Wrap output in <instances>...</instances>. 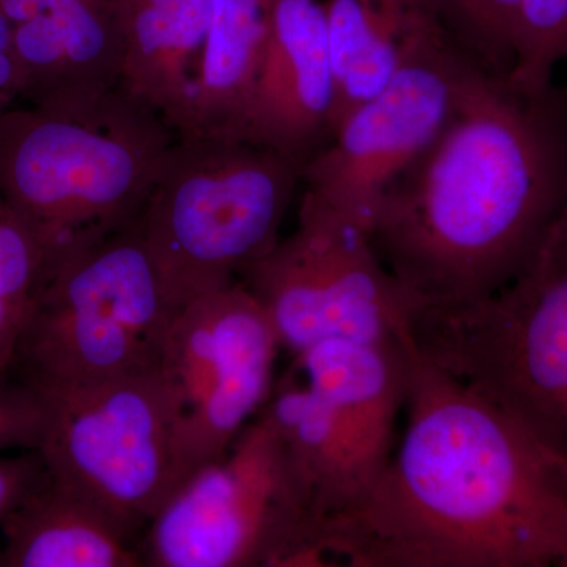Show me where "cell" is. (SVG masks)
<instances>
[{
  "instance_id": "obj_20",
  "label": "cell",
  "mask_w": 567,
  "mask_h": 567,
  "mask_svg": "<svg viewBox=\"0 0 567 567\" xmlns=\"http://www.w3.org/2000/svg\"><path fill=\"white\" fill-rule=\"evenodd\" d=\"M451 39L477 65L509 78L522 0H434Z\"/></svg>"
},
{
  "instance_id": "obj_25",
  "label": "cell",
  "mask_w": 567,
  "mask_h": 567,
  "mask_svg": "<svg viewBox=\"0 0 567 567\" xmlns=\"http://www.w3.org/2000/svg\"><path fill=\"white\" fill-rule=\"evenodd\" d=\"M563 456L567 458V405L565 412V431H563Z\"/></svg>"
},
{
  "instance_id": "obj_11",
  "label": "cell",
  "mask_w": 567,
  "mask_h": 567,
  "mask_svg": "<svg viewBox=\"0 0 567 567\" xmlns=\"http://www.w3.org/2000/svg\"><path fill=\"white\" fill-rule=\"evenodd\" d=\"M470 59L450 33L429 41L390 82L354 107L305 164L301 192L371 229L391 183L443 132Z\"/></svg>"
},
{
  "instance_id": "obj_5",
  "label": "cell",
  "mask_w": 567,
  "mask_h": 567,
  "mask_svg": "<svg viewBox=\"0 0 567 567\" xmlns=\"http://www.w3.org/2000/svg\"><path fill=\"white\" fill-rule=\"evenodd\" d=\"M412 339L432 364L565 457L567 205L513 281L477 300L416 306Z\"/></svg>"
},
{
  "instance_id": "obj_1",
  "label": "cell",
  "mask_w": 567,
  "mask_h": 567,
  "mask_svg": "<svg viewBox=\"0 0 567 567\" xmlns=\"http://www.w3.org/2000/svg\"><path fill=\"white\" fill-rule=\"evenodd\" d=\"M405 431L374 486L324 525L352 567H548L567 554V461L413 344Z\"/></svg>"
},
{
  "instance_id": "obj_3",
  "label": "cell",
  "mask_w": 567,
  "mask_h": 567,
  "mask_svg": "<svg viewBox=\"0 0 567 567\" xmlns=\"http://www.w3.org/2000/svg\"><path fill=\"white\" fill-rule=\"evenodd\" d=\"M177 134L121 85L65 106L0 112V196L48 265L140 219Z\"/></svg>"
},
{
  "instance_id": "obj_6",
  "label": "cell",
  "mask_w": 567,
  "mask_h": 567,
  "mask_svg": "<svg viewBox=\"0 0 567 567\" xmlns=\"http://www.w3.org/2000/svg\"><path fill=\"white\" fill-rule=\"evenodd\" d=\"M320 532L308 484L262 410L167 498L142 558L155 567L327 566Z\"/></svg>"
},
{
  "instance_id": "obj_12",
  "label": "cell",
  "mask_w": 567,
  "mask_h": 567,
  "mask_svg": "<svg viewBox=\"0 0 567 567\" xmlns=\"http://www.w3.org/2000/svg\"><path fill=\"white\" fill-rule=\"evenodd\" d=\"M336 80L322 0H275L241 140L308 163L334 128Z\"/></svg>"
},
{
  "instance_id": "obj_13",
  "label": "cell",
  "mask_w": 567,
  "mask_h": 567,
  "mask_svg": "<svg viewBox=\"0 0 567 567\" xmlns=\"http://www.w3.org/2000/svg\"><path fill=\"white\" fill-rule=\"evenodd\" d=\"M0 11L29 104L65 106L121 84L125 0H0Z\"/></svg>"
},
{
  "instance_id": "obj_10",
  "label": "cell",
  "mask_w": 567,
  "mask_h": 567,
  "mask_svg": "<svg viewBox=\"0 0 567 567\" xmlns=\"http://www.w3.org/2000/svg\"><path fill=\"white\" fill-rule=\"evenodd\" d=\"M281 350L270 317L240 279L175 312L159 369L173 416L177 488L218 461L262 412Z\"/></svg>"
},
{
  "instance_id": "obj_21",
  "label": "cell",
  "mask_w": 567,
  "mask_h": 567,
  "mask_svg": "<svg viewBox=\"0 0 567 567\" xmlns=\"http://www.w3.org/2000/svg\"><path fill=\"white\" fill-rule=\"evenodd\" d=\"M48 416L47 399L35 388L0 386V451H39Z\"/></svg>"
},
{
  "instance_id": "obj_18",
  "label": "cell",
  "mask_w": 567,
  "mask_h": 567,
  "mask_svg": "<svg viewBox=\"0 0 567 567\" xmlns=\"http://www.w3.org/2000/svg\"><path fill=\"white\" fill-rule=\"evenodd\" d=\"M275 0H213L192 123L181 137L241 140Z\"/></svg>"
},
{
  "instance_id": "obj_16",
  "label": "cell",
  "mask_w": 567,
  "mask_h": 567,
  "mask_svg": "<svg viewBox=\"0 0 567 567\" xmlns=\"http://www.w3.org/2000/svg\"><path fill=\"white\" fill-rule=\"evenodd\" d=\"M324 11L336 80L333 133L416 51L447 33L434 0H324Z\"/></svg>"
},
{
  "instance_id": "obj_7",
  "label": "cell",
  "mask_w": 567,
  "mask_h": 567,
  "mask_svg": "<svg viewBox=\"0 0 567 567\" xmlns=\"http://www.w3.org/2000/svg\"><path fill=\"white\" fill-rule=\"evenodd\" d=\"M174 315L136 221L48 265L14 365L33 388L147 371L162 363Z\"/></svg>"
},
{
  "instance_id": "obj_19",
  "label": "cell",
  "mask_w": 567,
  "mask_h": 567,
  "mask_svg": "<svg viewBox=\"0 0 567 567\" xmlns=\"http://www.w3.org/2000/svg\"><path fill=\"white\" fill-rule=\"evenodd\" d=\"M567 61V0H522L513 32L509 80L528 92L555 85V70Z\"/></svg>"
},
{
  "instance_id": "obj_24",
  "label": "cell",
  "mask_w": 567,
  "mask_h": 567,
  "mask_svg": "<svg viewBox=\"0 0 567 567\" xmlns=\"http://www.w3.org/2000/svg\"><path fill=\"white\" fill-rule=\"evenodd\" d=\"M22 323V317L0 298V382L9 374L17 360Z\"/></svg>"
},
{
  "instance_id": "obj_9",
  "label": "cell",
  "mask_w": 567,
  "mask_h": 567,
  "mask_svg": "<svg viewBox=\"0 0 567 567\" xmlns=\"http://www.w3.org/2000/svg\"><path fill=\"white\" fill-rule=\"evenodd\" d=\"M35 390L50 409L39 447L50 476L130 535L148 527L177 488L173 416L159 365L103 382Z\"/></svg>"
},
{
  "instance_id": "obj_8",
  "label": "cell",
  "mask_w": 567,
  "mask_h": 567,
  "mask_svg": "<svg viewBox=\"0 0 567 567\" xmlns=\"http://www.w3.org/2000/svg\"><path fill=\"white\" fill-rule=\"evenodd\" d=\"M303 193L292 234L279 238L240 281L264 306L282 350L327 339L412 342V300L371 235Z\"/></svg>"
},
{
  "instance_id": "obj_14",
  "label": "cell",
  "mask_w": 567,
  "mask_h": 567,
  "mask_svg": "<svg viewBox=\"0 0 567 567\" xmlns=\"http://www.w3.org/2000/svg\"><path fill=\"white\" fill-rule=\"evenodd\" d=\"M412 349L413 342L327 339L292 357L290 368L327 405L361 498L393 454L395 423L409 393Z\"/></svg>"
},
{
  "instance_id": "obj_23",
  "label": "cell",
  "mask_w": 567,
  "mask_h": 567,
  "mask_svg": "<svg viewBox=\"0 0 567 567\" xmlns=\"http://www.w3.org/2000/svg\"><path fill=\"white\" fill-rule=\"evenodd\" d=\"M20 71L13 50V31L0 11V112L9 110L20 99Z\"/></svg>"
},
{
  "instance_id": "obj_17",
  "label": "cell",
  "mask_w": 567,
  "mask_h": 567,
  "mask_svg": "<svg viewBox=\"0 0 567 567\" xmlns=\"http://www.w3.org/2000/svg\"><path fill=\"white\" fill-rule=\"evenodd\" d=\"M0 532V566L144 565L141 548L133 546V536L126 529L50 473L10 511Z\"/></svg>"
},
{
  "instance_id": "obj_22",
  "label": "cell",
  "mask_w": 567,
  "mask_h": 567,
  "mask_svg": "<svg viewBox=\"0 0 567 567\" xmlns=\"http://www.w3.org/2000/svg\"><path fill=\"white\" fill-rule=\"evenodd\" d=\"M39 451L22 456L0 458V525L18 503L47 476Z\"/></svg>"
},
{
  "instance_id": "obj_2",
  "label": "cell",
  "mask_w": 567,
  "mask_h": 567,
  "mask_svg": "<svg viewBox=\"0 0 567 567\" xmlns=\"http://www.w3.org/2000/svg\"><path fill=\"white\" fill-rule=\"evenodd\" d=\"M566 205L567 85L528 92L473 61L369 235L416 306L477 300L527 267Z\"/></svg>"
},
{
  "instance_id": "obj_26",
  "label": "cell",
  "mask_w": 567,
  "mask_h": 567,
  "mask_svg": "<svg viewBox=\"0 0 567 567\" xmlns=\"http://www.w3.org/2000/svg\"><path fill=\"white\" fill-rule=\"evenodd\" d=\"M558 567H567V554L565 555V558L559 561Z\"/></svg>"
},
{
  "instance_id": "obj_15",
  "label": "cell",
  "mask_w": 567,
  "mask_h": 567,
  "mask_svg": "<svg viewBox=\"0 0 567 567\" xmlns=\"http://www.w3.org/2000/svg\"><path fill=\"white\" fill-rule=\"evenodd\" d=\"M213 0H125L121 87L177 137L192 123Z\"/></svg>"
},
{
  "instance_id": "obj_4",
  "label": "cell",
  "mask_w": 567,
  "mask_h": 567,
  "mask_svg": "<svg viewBox=\"0 0 567 567\" xmlns=\"http://www.w3.org/2000/svg\"><path fill=\"white\" fill-rule=\"evenodd\" d=\"M303 167L246 140H175L137 219L175 312L230 286L275 248Z\"/></svg>"
}]
</instances>
